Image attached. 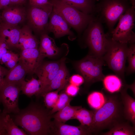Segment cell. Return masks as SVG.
<instances>
[{
  "mask_svg": "<svg viewBox=\"0 0 135 135\" xmlns=\"http://www.w3.org/2000/svg\"><path fill=\"white\" fill-rule=\"evenodd\" d=\"M51 114L41 106L31 103L16 114L13 120L30 135L51 134Z\"/></svg>",
  "mask_w": 135,
  "mask_h": 135,
  "instance_id": "1",
  "label": "cell"
},
{
  "mask_svg": "<svg viewBox=\"0 0 135 135\" xmlns=\"http://www.w3.org/2000/svg\"><path fill=\"white\" fill-rule=\"evenodd\" d=\"M118 92L107 94L104 105L94 110L92 122L89 128L93 134H98L105 129L109 130L118 123L126 120L120 93Z\"/></svg>",
  "mask_w": 135,
  "mask_h": 135,
  "instance_id": "2",
  "label": "cell"
},
{
  "mask_svg": "<svg viewBox=\"0 0 135 135\" xmlns=\"http://www.w3.org/2000/svg\"><path fill=\"white\" fill-rule=\"evenodd\" d=\"M132 6L127 0H100L95 4L94 14L96 18L105 23L110 32L116 24Z\"/></svg>",
  "mask_w": 135,
  "mask_h": 135,
  "instance_id": "3",
  "label": "cell"
},
{
  "mask_svg": "<svg viewBox=\"0 0 135 135\" xmlns=\"http://www.w3.org/2000/svg\"><path fill=\"white\" fill-rule=\"evenodd\" d=\"M128 44L114 40L109 36L106 50L103 57L104 62L121 80L123 84H126L124 73Z\"/></svg>",
  "mask_w": 135,
  "mask_h": 135,
  "instance_id": "4",
  "label": "cell"
},
{
  "mask_svg": "<svg viewBox=\"0 0 135 135\" xmlns=\"http://www.w3.org/2000/svg\"><path fill=\"white\" fill-rule=\"evenodd\" d=\"M50 2L52 4L53 10L79 33L85 30L90 22L95 18L94 15L84 13L61 0H50Z\"/></svg>",
  "mask_w": 135,
  "mask_h": 135,
  "instance_id": "5",
  "label": "cell"
},
{
  "mask_svg": "<svg viewBox=\"0 0 135 135\" xmlns=\"http://www.w3.org/2000/svg\"><path fill=\"white\" fill-rule=\"evenodd\" d=\"M85 30L84 40L90 50L89 54L103 58L109 36L108 34L105 33L102 23L95 17Z\"/></svg>",
  "mask_w": 135,
  "mask_h": 135,
  "instance_id": "6",
  "label": "cell"
},
{
  "mask_svg": "<svg viewBox=\"0 0 135 135\" xmlns=\"http://www.w3.org/2000/svg\"><path fill=\"white\" fill-rule=\"evenodd\" d=\"M104 63L102 58L89 54L78 62L77 69L86 85L102 81L105 76L102 72V66Z\"/></svg>",
  "mask_w": 135,
  "mask_h": 135,
  "instance_id": "7",
  "label": "cell"
},
{
  "mask_svg": "<svg viewBox=\"0 0 135 135\" xmlns=\"http://www.w3.org/2000/svg\"><path fill=\"white\" fill-rule=\"evenodd\" d=\"M135 8L132 6L119 18L116 27L110 32L112 40L123 43H135V34L133 31L135 20Z\"/></svg>",
  "mask_w": 135,
  "mask_h": 135,
  "instance_id": "8",
  "label": "cell"
},
{
  "mask_svg": "<svg viewBox=\"0 0 135 135\" xmlns=\"http://www.w3.org/2000/svg\"><path fill=\"white\" fill-rule=\"evenodd\" d=\"M53 8L50 2L40 5H30L26 13L29 26L37 33L43 32L46 29Z\"/></svg>",
  "mask_w": 135,
  "mask_h": 135,
  "instance_id": "9",
  "label": "cell"
},
{
  "mask_svg": "<svg viewBox=\"0 0 135 135\" xmlns=\"http://www.w3.org/2000/svg\"><path fill=\"white\" fill-rule=\"evenodd\" d=\"M21 85L15 84H6L0 91L1 102L3 107L2 112L5 114H16L20 110L18 105Z\"/></svg>",
  "mask_w": 135,
  "mask_h": 135,
  "instance_id": "10",
  "label": "cell"
},
{
  "mask_svg": "<svg viewBox=\"0 0 135 135\" xmlns=\"http://www.w3.org/2000/svg\"><path fill=\"white\" fill-rule=\"evenodd\" d=\"M49 18L50 20L46 29L49 32L53 33L55 38H59L67 35L71 40L75 38L68 24L58 13L53 10Z\"/></svg>",
  "mask_w": 135,
  "mask_h": 135,
  "instance_id": "11",
  "label": "cell"
},
{
  "mask_svg": "<svg viewBox=\"0 0 135 135\" xmlns=\"http://www.w3.org/2000/svg\"><path fill=\"white\" fill-rule=\"evenodd\" d=\"M61 60L60 62L42 61L35 70L34 73L38 77L41 82L40 89L38 96L56 75L60 68Z\"/></svg>",
  "mask_w": 135,
  "mask_h": 135,
  "instance_id": "12",
  "label": "cell"
},
{
  "mask_svg": "<svg viewBox=\"0 0 135 135\" xmlns=\"http://www.w3.org/2000/svg\"><path fill=\"white\" fill-rule=\"evenodd\" d=\"M51 134L87 135L93 134L88 126L80 124L78 126L67 124L55 120L52 122Z\"/></svg>",
  "mask_w": 135,
  "mask_h": 135,
  "instance_id": "13",
  "label": "cell"
},
{
  "mask_svg": "<svg viewBox=\"0 0 135 135\" xmlns=\"http://www.w3.org/2000/svg\"><path fill=\"white\" fill-rule=\"evenodd\" d=\"M21 5L9 6L3 9L1 15V22L13 26H17L24 20L26 13Z\"/></svg>",
  "mask_w": 135,
  "mask_h": 135,
  "instance_id": "14",
  "label": "cell"
},
{
  "mask_svg": "<svg viewBox=\"0 0 135 135\" xmlns=\"http://www.w3.org/2000/svg\"><path fill=\"white\" fill-rule=\"evenodd\" d=\"M21 32L17 26L0 22V37L8 45L10 50L17 48Z\"/></svg>",
  "mask_w": 135,
  "mask_h": 135,
  "instance_id": "15",
  "label": "cell"
},
{
  "mask_svg": "<svg viewBox=\"0 0 135 135\" xmlns=\"http://www.w3.org/2000/svg\"><path fill=\"white\" fill-rule=\"evenodd\" d=\"M30 74V71L25 64L19 58L16 65L8 70L4 80V85L9 84H15L21 85L24 80L26 75Z\"/></svg>",
  "mask_w": 135,
  "mask_h": 135,
  "instance_id": "16",
  "label": "cell"
},
{
  "mask_svg": "<svg viewBox=\"0 0 135 135\" xmlns=\"http://www.w3.org/2000/svg\"><path fill=\"white\" fill-rule=\"evenodd\" d=\"M65 59H62L60 68L56 76L50 83L42 90L38 96L53 90L65 86L68 76V72L65 64Z\"/></svg>",
  "mask_w": 135,
  "mask_h": 135,
  "instance_id": "17",
  "label": "cell"
},
{
  "mask_svg": "<svg viewBox=\"0 0 135 135\" xmlns=\"http://www.w3.org/2000/svg\"><path fill=\"white\" fill-rule=\"evenodd\" d=\"M19 58L26 65L32 74L44 59L40 55L38 48H28L21 50Z\"/></svg>",
  "mask_w": 135,
  "mask_h": 135,
  "instance_id": "18",
  "label": "cell"
},
{
  "mask_svg": "<svg viewBox=\"0 0 135 135\" xmlns=\"http://www.w3.org/2000/svg\"><path fill=\"white\" fill-rule=\"evenodd\" d=\"M127 87L123 86L120 91L125 119L135 127V100L127 93Z\"/></svg>",
  "mask_w": 135,
  "mask_h": 135,
  "instance_id": "19",
  "label": "cell"
},
{
  "mask_svg": "<svg viewBox=\"0 0 135 135\" xmlns=\"http://www.w3.org/2000/svg\"><path fill=\"white\" fill-rule=\"evenodd\" d=\"M39 44L38 48L40 56L43 58L53 57L58 52L59 49L54 40L46 33L41 35Z\"/></svg>",
  "mask_w": 135,
  "mask_h": 135,
  "instance_id": "20",
  "label": "cell"
},
{
  "mask_svg": "<svg viewBox=\"0 0 135 135\" xmlns=\"http://www.w3.org/2000/svg\"><path fill=\"white\" fill-rule=\"evenodd\" d=\"M39 42L32 34L31 28L25 26L21 29L17 49L21 50L28 48H38Z\"/></svg>",
  "mask_w": 135,
  "mask_h": 135,
  "instance_id": "21",
  "label": "cell"
},
{
  "mask_svg": "<svg viewBox=\"0 0 135 135\" xmlns=\"http://www.w3.org/2000/svg\"><path fill=\"white\" fill-rule=\"evenodd\" d=\"M130 122L124 120L116 124L108 131L101 133L103 135H134L135 127L131 126Z\"/></svg>",
  "mask_w": 135,
  "mask_h": 135,
  "instance_id": "22",
  "label": "cell"
},
{
  "mask_svg": "<svg viewBox=\"0 0 135 135\" xmlns=\"http://www.w3.org/2000/svg\"><path fill=\"white\" fill-rule=\"evenodd\" d=\"M61 0L84 13L94 14L95 6L94 0Z\"/></svg>",
  "mask_w": 135,
  "mask_h": 135,
  "instance_id": "23",
  "label": "cell"
},
{
  "mask_svg": "<svg viewBox=\"0 0 135 135\" xmlns=\"http://www.w3.org/2000/svg\"><path fill=\"white\" fill-rule=\"evenodd\" d=\"M41 88L40 80L32 77L30 80H24L21 84V91L22 93L28 97L34 95L38 96Z\"/></svg>",
  "mask_w": 135,
  "mask_h": 135,
  "instance_id": "24",
  "label": "cell"
},
{
  "mask_svg": "<svg viewBox=\"0 0 135 135\" xmlns=\"http://www.w3.org/2000/svg\"><path fill=\"white\" fill-rule=\"evenodd\" d=\"M82 107L81 106H72L69 104L57 112L53 117L54 120L65 123L68 120L73 119L76 111Z\"/></svg>",
  "mask_w": 135,
  "mask_h": 135,
  "instance_id": "25",
  "label": "cell"
},
{
  "mask_svg": "<svg viewBox=\"0 0 135 135\" xmlns=\"http://www.w3.org/2000/svg\"><path fill=\"white\" fill-rule=\"evenodd\" d=\"M102 81L105 88L111 93L119 92L123 86L122 80L116 75L105 76Z\"/></svg>",
  "mask_w": 135,
  "mask_h": 135,
  "instance_id": "26",
  "label": "cell"
},
{
  "mask_svg": "<svg viewBox=\"0 0 135 135\" xmlns=\"http://www.w3.org/2000/svg\"><path fill=\"white\" fill-rule=\"evenodd\" d=\"M94 115V110H89L81 108L76 112L73 119L78 120L80 124L88 126H91Z\"/></svg>",
  "mask_w": 135,
  "mask_h": 135,
  "instance_id": "27",
  "label": "cell"
},
{
  "mask_svg": "<svg viewBox=\"0 0 135 135\" xmlns=\"http://www.w3.org/2000/svg\"><path fill=\"white\" fill-rule=\"evenodd\" d=\"M6 132L7 135H27L23 130L20 128L8 114L4 117L3 128Z\"/></svg>",
  "mask_w": 135,
  "mask_h": 135,
  "instance_id": "28",
  "label": "cell"
},
{
  "mask_svg": "<svg viewBox=\"0 0 135 135\" xmlns=\"http://www.w3.org/2000/svg\"><path fill=\"white\" fill-rule=\"evenodd\" d=\"M106 97L102 92L94 91L90 94L88 96V103L91 108L95 110L100 108L104 104Z\"/></svg>",
  "mask_w": 135,
  "mask_h": 135,
  "instance_id": "29",
  "label": "cell"
},
{
  "mask_svg": "<svg viewBox=\"0 0 135 135\" xmlns=\"http://www.w3.org/2000/svg\"><path fill=\"white\" fill-rule=\"evenodd\" d=\"M130 44L127 56L128 65L125 70L128 75L134 73L135 71V44L133 43Z\"/></svg>",
  "mask_w": 135,
  "mask_h": 135,
  "instance_id": "30",
  "label": "cell"
},
{
  "mask_svg": "<svg viewBox=\"0 0 135 135\" xmlns=\"http://www.w3.org/2000/svg\"><path fill=\"white\" fill-rule=\"evenodd\" d=\"M63 89L59 88L56 91L48 92L41 95L43 97L44 104L47 108L52 109L54 107L58 98V92Z\"/></svg>",
  "mask_w": 135,
  "mask_h": 135,
  "instance_id": "31",
  "label": "cell"
},
{
  "mask_svg": "<svg viewBox=\"0 0 135 135\" xmlns=\"http://www.w3.org/2000/svg\"><path fill=\"white\" fill-rule=\"evenodd\" d=\"M72 100V97L68 95L65 92H63L59 95V97L55 105L50 112L52 114L62 109L70 104Z\"/></svg>",
  "mask_w": 135,
  "mask_h": 135,
  "instance_id": "32",
  "label": "cell"
},
{
  "mask_svg": "<svg viewBox=\"0 0 135 135\" xmlns=\"http://www.w3.org/2000/svg\"><path fill=\"white\" fill-rule=\"evenodd\" d=\"M69 82L70 84L79 86L84 82V80L81 75L76 74L70 77Z\"/></svg>",
  "mask_w": 135,
  "mask_h": 135,
  "instance_id": "33",
  "label": "cell"
},
{
  "mask_svg": "<svg viewBox=\"0 0 135 135\" xmlns=\"http://www.w3.org/2000/svg\"><path fill=\"white\" fill-rule=\"evenodd\" d=\"M79 89V86L70 84L66 86L65 92L69 96L74 97L77 94Z\"/></svg>",
  "mask_w": 135,
  "mask_h": 135,
  "instance_id": "34",
  "label": "cell"
},
{
  "mask_svg": "<svg viewBox=\"0 0 135 135\" xmlns=\"http://www.w3.org/2000/svg\"><path fill=\"white\" fill-rule=\"evenodd\" d=\"M17 54L8 50L2 56L0 63L1 64H4L6 62L14 56Z\"/></svg>",
  "mask_w": 135,
  "mask_h": 135,
  "instance_id": "35",
  "label": "cell"
},
{
  "mask_svg": "<svg viewBox=\"0 0 135 135\" xmlns=\"http://www.w3.org/2000/svg\"><path fill=\"white\" fill-rule=\"evenodd\" d=\"M19 56L17 54L11 59L4 64L7 67L11 69L14 67L18 63L19 59Z\"/></svg>",
  "mask_w": 135,
  "mask_h": 135,
  "instance_id": "36",
  "label": "cell"
},
{
  "mask_svg": "<svg viewBox=\"0 0 135 135\" xmlns=\"http://www.w3.org/2000/svg\"><path fill=\"white\" fill-rule=\"evenodd\" d=\"M10 50L6 43L0 37V62L2 55Z\"/></svg>",
  "mask_w": 135,
  "mask_h": 135,
  "instance_id": "37",
  "label": "cell"
},
{
  "mask_svg": "<svg viewBox=\"0 0 135 135\" xmlns=\"http://www.w3.org/2000/svg\"><path fill=\"white\" fill-rule=\"evenodd\" d=\"M8 70L0 64V91L4 86V78Z\"/></svg>",
  "mask_w": 135,
  "mask_h": 135,
  "instance_id": "38",
  "label": "cell"
},
{
  "mask_svg": "<svg viewBox=\"0 0 135 135\" xmlns=\"http://www.w3.org/2000/svg\"><path fill=\"white\" fill-rule=\"evenodd\" d=\"M30 5H40L47 3L50 2L48 0H29Z\"/></svg>",
  "mask_w": 135,
  "mask_h": 135,
  "instance_id": "39",
  "label": "cell"
},
{
  "mask_svg": "<svg viewBox=\"0 0 135 135\" xmlns=\"http://www.w3.org/2000/svg\"><path fill=\"white\" fill-rule=\"evenodd\" d=\"M26 0H10L9 5H21L24 3L26 2Z\"/></svg>",
  "mask_w": 135,
  "mask_h": 135,
  "instance_id": "40",
  "label": "cell"
},
{
  "mask_svg": "<svg viewBox=\"0 0 135 135\" xmlns=\"http://www.w3.org/2000/svg\"><path fill=\"white\" fill-rule=\"evenodd\" d=\"M10 0H0V10L9 6Z\"/></svg>",
  "mask_w": 135,
  "mask_h": 135,
  "instance_id": "41",
  "label": "cell"
},
{
  "mask_svg": "<svg viewBox=\"0 0 135 135\" xmlns=\"http://www.w3.org/2000/svg\"><path fill=\"white\" fill-rule=\"evenodd\" d=\"M6 114L2 112L0 113V130L4 128V118Z\"/></svg>",
  "mask_w": 135,
  "mask_h": 135,
  "instance_id": "42",
  "label": "cell"
},
{
  "mask_svg": "<svg viewBox=\"0 0 135 135\" xmlns=\"http://www.w3.org/2000/svg\"><path fill=\"white\" fill-rule=\"evenodd\" d=\"M126 86L128 88H130L133 92L134 94H135V82L132 84L128 85L126 84Z\"/></svg>",
  "mask_w": 135,
  "mask_h": 135,
  "instance_id": "43",
  "label": "cell"
},
{
  "mask_svg": "<svg viewBox=\"0 0 135 135\" xmlns=\"http://www.w3.org/2000/svg\"><path fill=\"white\" fill-rule=\"evenodd\" d=\"M129 1L132 6L135 7V0H127Z\"/></svg>",
  "mask_w": 135,
  "mask_h": 135,
  "instance_id": "44",
  "label": "cell"
},
{
  "mask_svg": "<svg viewBox=\"0 0 135 135\" xmlns=\"http://www.w3.org/2000/svg\"><path fill=\"white\" fill-rule=\"evenodd\" d=\"M1 21V15L0 13V22Z\"/></svg>",
  "mask_w": 135,
  "mask_h": 135,
  "instance_id": "45",
  "label": "cell"
},
{
  "mask_svg": "<svg viewBox=\"0 0 135 135\" xmlns=\"http://www.w3.org/2000/svg\"><path fill=\"white\" fill-rule=\"evenodd\" d=\"M1 112V110H0V113Z\"/></svg>",
  "mask_w": 135,
  "mask_h": 135,
  "instance_id": "46",
  "label": "cell"
},
{
  "mask_svg": "<svg viewBox=\"0 0 135 135\" xmlns=\"http://www.w3.org/2000/svg\"><path fill=\"white\" fill-rule=\"evenodd\" d=\"M1 103V101H0V103Z\"/></svg>",
  "mask_w": 135,
  "mask_h": 135,
  "instance_id": "47",
  "label": "cell"
},
{
  "mask_svg": "<svg viewBox=\"0 0 135 135\" xmlns=\"http://www.w3.org/2000/svg\"></svg>",
  "mask_w": 135,
  "mask_h": 135,
  "instance_id": "48",
  "label": "cell"
}]
</instances>
